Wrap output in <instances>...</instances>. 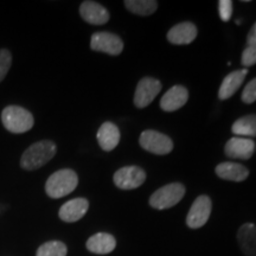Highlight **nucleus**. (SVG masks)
<instances>
[{"label": "nucleus", "mask_w": 256, "mask_h": 256, "mask_svg": "<svg viewBox=\"0 0 256 256\" xmlns=\"http://www.w3.org/2000/svg\"><path fill=\"white\" fill-rule=\"evenodd\" d=\"M56 150V145L50 140H43L34 144L22 156V168L28 171H34L42 168L55 156Z\"/></svg>", "instance_id": "f257e3e1"}, {"label": "nucleus", "mask_w": 256, "mask_h": 256, "mask_svg": "<svg viewBox=\"0 0 256 256\" xmlns=\"http://www.w3.org/2000/svg\"><path fill=\"white\" fill-rule=\"evenodd\" d=\"M78 184V177L75 171L63 168L49 177L46 184V194L51 198H62L72 194Z\"/></svg>", "instance_id": "f03ea898"}, {"label": "nucleus", "mask_w": 256, "mask_h": 256, "mask_svg": "<svg viewBox=\"0 0 256 256\" xmlns=\"http://www.w3.org/2000/svg\"><path fill=\"white\" fill-rule=\"evenodd\" d=\"M2 121L11 133H25L34 126V116L30 112L18 106H8L2 110Z\"/></svg>", "instance_id": "7ed1b4c3"}, {"label": "nucleus", "mask_w": 256, "mask_h": 256, "mask_svg": "<svg viewBox=\"0 0 256 256\" xmlns=\"http://www.w3.org/2000/svg\"><path fill=\"white\" fill-rule=\"evenodd\" d=\"M185 194V188L180 183L168 184L160 188L150 198V206L156 210H165L174 206Z\"/></svg>", "instance_id": "20e7f679"}, {"label": "nucleus", "mask_w": 256, "mask_h": 256, "mask_svg": "<svg viewBox=\"0 0 256 256\" xmlns=\"http://www.w3.org/2000/svg\"><path fill=\"white\" fill-rule=\"evenodd\" d=\"M139 144L144 150L156 156L168 154L174 150L171 138L156 130H145L139 138Z\"/></svg>", "instance_id": "39448f33"}, {"label": "nucleus", "mask_w": 256, "mask_h": 256, "mask_svg": "<svg viewBox=\"0 0 256 256\" xmlns=\"http://www.w3.org/2000/svg\"><path fill=\"white\" fill-rule=\"evenodd\" d=\"M113 179L121 190H133L145 183L146 172L139 166H124L115 172Z\"/></svg>", "instance_id": "423d86ee"}, {"label": "nucleus", "mask_w": 256, "mask_h": 256, "mask_svg": "<svg viewBox=\"0 0 256 256\" xmlns=\"http://www.w3.org/2000/svg\"><path fill=\"white\" fill-rule=\"evenodd\" d=\"M211 210H212V203H211L209 197L206 196V194L197 197L196 200L191 206L186 217V224L188 228H202L209 220Z\"/></svg>", "instance_id": "0eeeda50"}, {"label": "nucleus", "mask_w": 256, "mask_h": 256, "mask_svg": "<svg viewBox=\"0 0 256 256\" xmlns=\"http://www.w3.org/2000/svg\"><path fill=\"white\" fill-rule=\"evenodd\" d=\"M90 48L94 51L118 56L122 52L124 42L119 36L110 32H95L92 36Z\"/></svg>", "instance_id": "6e6552de"}, {"label": "nucleus", "mask_w": 256, "mask_h": 256, "mask_svg": "<svg viewBox=\"0 0 256 256\" xmlns=\"http://www.w3.org/2000/svg\"><path fill=\"white\" fill-rule=\"evenodd\" d=\"M162 90V83L152 78H145L138 83L136 94H134V104L138 108H145L152 104Z\"/></svg>", "instance_id": "1a4fd4ad"}, {"label": "nucleus", "mask_w": 256, "mask_h": 256, "mask_svg": "<svg viewBox=\"0 0 256 256\" xmlns=\"http://www.w3.org/2000/svg\"><path fill=\"white\" fill-rule=\"evenodd\" d=\"M255 151V142L249 138H232L224 147V152L229 158L248 160Z\"/></svg>", "instance_id": "9d476101"}, {"label": "nucleus", "mask_w": 256, "mask_h": 256, "mask_svg": "<svg viewBox=\"0 0 256 256\" xmlns=\"http://www.w3.org/2000/svg\"><path fill=\"white\" fill-rule=\"evenodd\" d=\"M89 203L86 198H74V200L64 203L60 209V218L64 222L72 223L81 220L87 214Z\"/></svg>", "instance_id": "9b49d317"}, {"label": "nucleus", "mask_w": 256, "mask_h": 256, "mask_svg": "<svg viewBox=\"0 0 256 256\" xmlns=\"http://www.w3.org/2000/svg\"><path fill=\"white\" fill-rule=\"evenodd\" d=\"M80 14L92 25H104L110 20V12L95 2H83L80 6Z\"/></svg>", "instance_id": "f8f14e48"}, {"label": "nucleus", "mask_w": 256, "mask_h": 256, "mask_svg": "<svg viewBox=\"0 0 256 256\" xmlns=\"http://www.w3.org/2000/svg\"><path fill=\"white\" fill-rule=\"evenodd\" d=\"M188 92L183 86H174L165 92L160 100V107L165 112H174L188 102Z\"/></svg>", "instance_id": "ddd939ff"}, {"label": "nucleus", "mask_w": 256, "mask_h": 256, "mask_svg": "<svg viewBox=\"0 0 256 256\" xmlns=\"http://www.w3.org/2000/svg\"><path fill=\"white\" fill-rule=\"evenodd\" d=\"M197 37V28L196 25L190 23V22H184L174 25V28H170L168 32V40L170 43L176 44V46H184V44H190L196 40Z\"/></svg>", "instance_id": "4468645a"}, {"label": "nucleus", "mask_w": 256, "mask_h": 256, "mask_svg": "<svg viewBox=\"0 0 256 256\" xmlns=\"http://www.w3.org/2000/svg\"><path fill=\"white\" fill-rule=\"evenodd\" d=\"M96 138H98V145L104 151H113L115 147L119 145L120 130L113 122H104L98 128Z\"/></svg>", "instance_id": "2eb2a0df"}, {"label": "nucleus", "mask_w": 256, "mask_h": 256, "mask_svg": "<svg viewBox=\"0 0 256 256\" xmlns=\"http://www.w3.org/2000/svg\"><path fill=\"white\" fill-rule=\"evenodd\" d=\"M248 70L242 69V70H236V72H230L229 75L226 76V78L223 80L222 84H220V90H218V98L220 100H228L229 98L235 94L238 90V88L241 87L243 81H244L246 76H247Z\"/></svg>", "instance_id": "dca6fc26"}, {"label": "nucleus", "mask_w": 256, "mask_h": 256, "mask_svg": "<svg viewBox=\"0 0 256 256\" xmlns=\"http://www.w3.org/2000/svg\"><path fill=\"white\" fill-rule=\"evenodd\" d=\"M216 174L220 179L230 182H243L248 178L249 170L238 162H226L216 166Z\"/></svg>", "instance_id": "f3484780"}, {"label": "nucleus", "mask_w": 256, "mask_h": 256, "mask_svg": "<svg viewBox=\"0 0 256 256\" xmlns=\"http://www.w3.org/2000/svg\"><path fill=\"white\" fill-rule=\"evenodd\" d=\"M87 249L94 254H110L116 247V240L107 232H98L87 241Z\"/></svg>", "instance_id": "a211bd4d"}, {"label": "nucleus", "mask_w": 256, "mask_h": 256, "mask_svg": "<svg viewBox=\"0 0 256 256\" xmlns=\"http://www.w3.org/2000/svg\"><path fill=\"white\" fill-rule=\"evenodd\" d=\"M238 244L247 256H256V226L244 223L238 232Z\"/></svg>", "instance_id": "6ab92c4d"}, {"label": "nucleus", "mask_w": 256, "mask_h": 256, "mask_svg": "<svg viewBox=\"0 0 256 256\" xmlns=\"http://www.w3.org/2000/svg\"><path fill=\"white\" fill-rule=\"evenodd\" d=\"M232 130L238 136H256V114L240 118L234 122Z\"/></svg>", "instance_id": "aec40b11"}, {"label": "nucleus", "mask_w": 256, "mask_h": 256, "mask_svg": "<svg viewBox=\"0 0 256 256\" xmlns=\"http://www.w3.org/2000/svg\"><path fill=\"white\" fill-rule=\"evenodd\" d=\"M124 6L130 12L139 16H151L158 8L156 0H127Z\"/></svg>", "instance_id": "412c9836"}, {"label": "nucleus", "mask_w": 256, "mask_h": 256, "mask_svg": "<svg viewBox=\"0 0 256 256\" xmlns=\"http://www.w3.org/2000/svg\"><path fill=\"white\" fill-rule=\"evenodd\" d=\"M68 249L63 242L50 241L38 248L36 256H66Z\"/></svg>", "instance_id": "4be33fe9"}, {"label": "nucleus", "mask_w": 256, "mask_h": 256, "mask_svg": "<svg viewBox=\"0 0 256 256\" xmlns=\"http://www.w3.org/2000/svg\"><path fill=\"white\" fill-rule=\"evenodd\" d=\"M12 63V56L8 50L2 49L0 50V82L5 78L8 75V72L11 68Z\"/></svg>", "instance_id": "5701e85b"}, {"label": "nucleus", "mask_w": 256, "mask_h": 256, "mask_svg": "<svg viewBox=\"0 0 256 256\" xmlns=\"http://www.w3.org/2000/svg\"><path fill=\"white\" fill-rule=\"evenodd\" d=\"M242 101L244 104H252L256 101V78H252L250 82L246 86L242 92Z\"/></svg>", "instance_id": "b1692460"}, {"label": "nucleus", "mask_w": 256, "mask_h": 256, "mask_svg": "<svg viewBox=\"0 0 256 256\" xmlns=\"http://www.w3.org/2000/svg\"><path fill=\"white\" fill-rule=\"evenodd\" d=\"M242 64L248 68L256 64V44H252L246 48L242 52Z\"/></svg>", "instance_id": "393cba45"}, {"label": "nucleus", "mask_w": 256, "mask_h": 256, "mask_svg": "<svg viewBox=\"0 0 256 256\" xmlns=\"http://www.w3.org/2000/svg\"><path fill=\"white\" fill-rule=\"evenodd\" d=\"M220 18L223 22H229L232 14V0H220L218 2Z\"/></svg>", "instance_id": "a878e982"}, {"label": "nucleus", "mask_w": 256, "mask_h": 256, "mask_svg": "<svg viewBox=\"0 0 256 256\" xmlns=\"http://www.w3.org/2000/svg\"><path fill=\"white\" fill-rule=\"evenodd\" d=\"M247 43H248V46L256 44V23L254 24V26L250 28V31H249V34L247 36Z\"/></svg>", "instance_id": "bb28decb"}]
</instances>
